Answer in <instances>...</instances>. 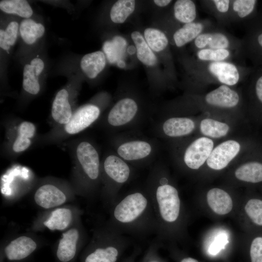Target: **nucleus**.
I'll return each mask as SVG.
<instances>
[{"label":"nucleus","mask_w":262,"mask_h":262,"mask_svg":"<svg viewBox=\"0 0 262 262\" xmlns=\"http://www.w3.org/2000/svg\"><path fill=\"white\" fill-rule=\"evenodd\" d=\"M180 62L186 76L192 81L201 83L216 82L229 86L248 77L252 68L231 61H199L193 56H185Z\"/></svg>","instance_id":"nucleus-1"},{"label":"nucleus","mask_w":262,"mask_h":262,"mask_svg":"<svg viewBox=\"0 0 262 262\" xmlns=\"http://www.w3.org/2000/svg\"><path fill=\"white\" fill-rule=\"evenodd\" d=\"M103 106L97 103L82 105L74 111L69 120L65 124L52 128L39 139L44 144H57L84 131L99 118Z\"/></svg>","instance_id":"nucleus-2"},{"label":"nucleus","mask_w":262,"mask_h":262,"mask_svg":"<svg viewBox=\"0 0 262 262\" xmlns=\"http://www.w3.org/2000/svg\"><path fill=\"white\" fill-rule=\"evenodd\" d=\"M70 151L74 166L82 182L86 184L97 182L101 175V161L94 144L86 138L78 139L70 146Z\"/></svg>","instance_id":"nucleus-3"},{"label":"nucleus","mask_w":262,"mask_h":262,"mask_svg":"<svg viewBox=\"0 0 262 262\" xmlns=\"http://www.w3.org/2000/svg\"><path fill=\"white\" fill-rule=\"evenodd\" d=\"M4 127L3 151L10 158H16L27 150L36 136V126L29 121L11 119L5 123Z\"/></svg>","instance_id":"nucleus-4"},{"label":"nucleus","mask_w":262,"mask_h":262,"mask_svg":"<svg viewBox=\"0 0 262 262\" xmlns=\"http://www.w3.org/2000/svg\"><path fill=\"white\" fill-rule=\"evenodd\" d=\"M152 188L162 219L168 223L175 222L180 212V201L177 189L161 175L159 166L154 169L151 180Z\"/></svg>","instance_id":"nucleus-5"},{"label":"nucleus","mask_w":262,"mask_h":262,"mask_svg":"<svg viewBox=\"0 0 262 262\" xmlns=\"http://www.w3.org/2000/svg\"><path fill=\"white\" fill-rule=\"evenodd\" d=\"M114 152L130 164H141L150 160L156 152L154 142L144 138L121 137L113 141Z\"/></svg>","instance_id":"nucleus-6"},{"label":"nucleus","mask_w":262,"mask_h":262,"mask_svg":"<svg viewBox=\"0 0 262 262\" xmlns=\"http://www.w3.org/2000/svg\"><path fill=\"white\" fill-rule=\"evenodd\" d=\"M141 107L137 99L131 96L118 99L109 111L105 124L112 129H120L135 123L140 116Z\"/></svg>","instance_id":"nucleus-7"},{"label":"nucleus","mask_w":262,"mask_h":262,"mask_svg":"<svg viewBox=\"0 0 262 262\" xmlns=\"http://www.w3.org/2000/svg\"><path fill=\"white\" fill-rule=\"evenodd\" d=\"M196 51L203 49H226L233 51L244 58L242 39L221 28L214 27L200 34L193 42Z\"/></svg>","instance_id":"nucleus-8"},{"label":"nucleus","mask_w":262,"mask_h":262,"mask_svg":"<svg viewBox=\"0 0 262 262\" xmlns=\"http://www.w3.org/2000/svg\"><path fill=\"white\" fill-rule=\"evenodd\" d=\"M147 199L141 192H135L126 196L115 207V219L123 224H129L137 219L146 210Z\"/></svg>","instance_id":"nucleus-9"},{"label":"nucleus","mask_w":262,"mask_h":262,"mask_svg":"<svg viewBox=\"0 0 262 262\" xmlns=\"http://www.w3.org/2000/svg\"><path fill=\"white\" fill-rule=\"evenodd\" d=\"M101 173L109 184L119 188L130 179L131 169L129 164L112 152L106 154L101 161Z\"/></svg>","instance_id":"nucleus-10"},{"label":"nucleus","mask_w":262,"mask_h":262,"mask_svg":"<svg viewBox=\"0 0 262 262\" xmlns=\"http://www.w3.org/2000/svg\"><path fill=\"white\" fill-rule=\"evenodd\" d=\"M241 39L244 57L250 60L253 67L262 66V22L260 17L249 23Z\"/></svg>","instance_id":"nucleus-11"},{"label":"nucleus","mask_w":262,"mask_h":262,"mask_svg":"<svg viewBox=\"0 0 262 262\" xmlns=\"http://www.w3.org/2000/svg\"><path fill=\"white\" fill-rule=\"evenodd\" d=\"M143 36L152 51L158 57L162 56L165 61V67L170 78H174L175 70L169 48V40L166 34L159 29L153 27L146 28Z\"/></svg>","instance_id":"nucleus-12"},{"label":"nucleus","mask_w":262,"mask_h":262,"mask_svg":"<svg viewBox=\"0 0 262 262\" xmlns=\"http://www.w3.org/2000/svg\"><path fill=\"white\" fill-rule=\"evenodd\" d=\"M213 142L209 138H198L190 143L184 151L182 159L185 165L197 169L207 161L212 150Z\"/></svg>","instance_id":"nucleus-13"},{"label":"nucleus","mask_w":262,"mask_h":262,"mask_svg":"<svg viewBox=\"0 0 262 262\" xmlns=\"http://www.w3.org/2000/svg\"><path fill=\"white\" fill-rule=\"evenodd\" d=\"M72 104V94L66 88H63L56 94L52 102L50 124L51 128L66 124L74 111Z\"/></svg>","instance_id":"nucleus-14"},{"label":"nucleus","mask_w":262,"mask_h":262,"mask_svg":"<svg viewBox=\"0 0 262 262\" xmlns=\"http://www.w3.org/2000/svg\"><path fill=\"white\" fill-rule=\"evenodd\" d=\"M215 26L209 19L196 20L194 22L182 24L177 28L172 35L174 45L181 48L187 44L193 42L200 34Z\"/></svg>","instance_id":"nucleus-15"},{"label":"nucleus","mask_w":262,"mask_h":262,"mask_svg":"<svg viewBox=\"0 0 262 262\" xmlns=\"http://www.w3.org/2000/svg\"><path fill=\"white\" fill-rule=\"evenodd\" d=\"M240 145L234 140L222 142L213 149L207 160L208 166L214 170H221L238 154Z\"/></svg>","instance_id":"nucleus-16"},{"label":"nucleus","mask_w":262,"mask_h":262,"mask_svg":"<svg viewBox=\"0 0 262 262\" xmlns=\"http://www.w3.org/2000/svg\"><path fill=\"white\" fill-rule=\"evenodd\" d=\"M206 105L214 108L231 109L236 107L240 102L239 93L230 86L221 85L207 93L203 98Z\"/></svg>","instance_id":"nucleus-17"},{"label":"nucleus","mask_w":262,"mask_h":262,"mask_svg":"<svg viewBox=\"0 0 262 262\" xmlns=\"http://www.w3.org/2000/svg\"><path fill=\"white\" fill-rule=\"evenodd\" d=\"M195 128L194 121L187 117L174 116L167 118L156 127L157 135L177 138L192 133Z\"/></svg>","instance_id":"nucleus-18"},{"label":"nucleus","mask_w":262,"mask_h":262,"mask_svg":"<svg viewBox=\"0 0 262 262\" xmlns=\"http://www.w3.org/2000/svg\"><path fill=\"white\" fill-rule=\"evenodd\" d=\"M66 195L63 190L51 183L40 186L34 195L35 203L46 209L61 205L66 202Z\"/></svg>","instance_id":"nucleus-19"},{"label":"nucleus","mask_w":262,"mask_h":262,"mask_svg":"<svg viewBox=\"0 0 262 262\" xmlns=\"http://www.w3.org/2000/svg\"><path fill=\"white\" fill-rule=\"evenodd\" d=\"M127 47L126 40L123 37L115 36L112 40L103 43L102 51L110 64L116 65L120 68H124L126 66L124 58Z\"/></svg>","instance_id":"nucleus-20"},{"label":"nucleus","mask_w":262,"mask_h":262,"mask_svg":"<svg viewBox=\"0 0 262 262\" xmlns=\"http://www.w3.org/2000/svg\"><path fill=\"white\" fill-rule=\"evenodd\" d=\"M258 0H231L230 11V22H252L257 19Z\"/></svg>","instance_id":"nucleus-21"},{"label":"nucleus","mask_w":262,"mask_h":262,"mask_svg":"<svg viewBox=\"0 0 262 262\" xmlns=\"http://www.w3.org/2000/svg\"><path fill=\"white\" fill-rule=\"evenodd\" d=\"M134 44L136 57L145 66L154 68L159 64V59L146 41L143 35L138 31H134L131 34Z\"/></svg>","instance_id":"nucleus-22"},{"label":"nucleus","mask_w":262,"mask_h":262,"mask_svg":"<svg viewBox=\"0 0 262 262\" xmlns=\"http://www.w3.org/2000/svg\"><path fill=\"white\" fill-rule=\"evenodd\" d=\"M36 246V243L31 238L22 236L11 241L5 247L4 252L9 260H20L29 256Z\"/></svg>","instance_id":"nucleus-23"},{"label":"nucleus","mask_w":262,"mask_h":262,"mask_svg":"<svg viewBox=\"0 0 262 262\" xmlns=\"http://www.w3.org/2000/svg\"><path fill=\"white\" fill-rule=\"evenodd\" d=\"M107 59L102 51H96L84 55L80 62L84 74L90 79L96 78L105 68Z\"/></svg>","instance_id":"nucleus-24"},{"label":"nucleus","mask_w":262,"mask_h":262,"mask_svg":"<svg viewBox=\"0 0 262 262\" xmlns=\"http://www.w3.org/2000/svg\"><path fill=\"white\" fill-rule=\"evenodd\" d=\"M207 201L210 208L216 214L229 213L233 207V202L229 195L218 188L210 189L207 194Z\"/></svg>","instance_id":"nucleus-25"},{"label":"nucleus","mask_w":262,"mask_h":262,"mask_svg":"<svg viewBox=\"0 0 262 262\" xmlns=\"http://www.w3.org/2000/svg\"><path fill=\"white\" fill-rule=\"evenodd\" d=\"M79 238L78 229L73 228L63 233L57 250V256L62 262H67L75 256Z\"/></svg>","instance_id":"nucleus-26"},{"label":"nucleus","mask_w":262,"mask_h":262,"mask_svg":"<svg viewBox=\"0 0 262 262\" xmlns=\"http://www.w3.org/2000/svg\"><path fill=\"white\" fill-rule=\"evenodd\" d=\"M231 0H211L200 1L202 6L212 14L220 25L230 23V11Z\"/></svg>","instance_id":"nucleus-27"},{"label":"nucleus","mask_w":262,"mask_h":262,"mask_svg":"<svg viewBox=\"0 0 262 262\" xmlns=\"http://www.w3.org/2000/svg\"><path fill=\"white\" fill-rule=\"evenodd\" d=\"M196 60L202 62H233L234 59L243 60L236 52L226 49H203L196 51L195 56Z\"/></svg>","instance_id":"nucleus-28"},{"label":"nucleus","mask_w":262,"mask_h":262,"mask_svg":"<svg viewBox=\"0 0 262 262\" xmlns=\"http://www.w3.org/2000/svg\"><path fill=\"white\" fill-rule=\"evenodd\" d=\"M173 14L176 21L185 24L196 20L197 9L192 0H177L173 5Z\"/></svg>","instance_id":"nucleus-29"},{"label":"nucleus","mask_w":262,"mask_h":262,"mask_svg":"<svg viewBox=\"0 0 262 262\" xmlns=\"http://www.w3.org/2000/svg\"><path fill=\"white\" fill-rule=\"evenodd\" d=\"M19 32L23 40L27 44L34 43L45 33V27L30 18H25L20 23Z\"/></svg>","instance_id":"nucleus-30"},{"label":"nucleus","mask_w":262,"mask_h":262,"mask_svg":"<svg viewBox=\"0 0 262 262\" xmlns=\"http://www.w3.org/2000/svg\"><path fill=\"white\" fill-rule=\"evenodd\" d=\"M136 7L134 0H118L112 5L110 17L113 22L122 24L132 14Z\"/></svg>","instance_id":"nucleus-31"},{"label":"nucleus","mask_w":262,"mask_h":262,"mask_svg":"<svg viewBox=\"0 0 262 262\" xmlns=\"http://www.w3.org/2000/svg\"><path fill=\"white\" fill-rule=\"evenodd\" d=\"M71 211L67 208H58L51 213L44 225L51 230H63L68 227L71 222Z\"/></svg>","instance_id":"nucleus-32"},{"label":"nucleus","mask_w":262,"mask_h":262,"mask_svg":"<svg viewBox=\"0 0 262 262\" xmlns=\"http://www.w3.org/2000/svg\"><path fill=\"white\" fill-rule=\"evenodd\" d=\"M235 176L237 179L246 182H262V164L258 162L246 163L235 170Z\"/></svg>","instance_id":"nucleus-33"},{"label":"nucleus","mask_w":262,"mask_h":262,"mask_svg":"<svg viewBox=\"0 0 262 262\" xmlns=\"http://www.w3.org/2000/svg\"><path fill=\"white\" fill-rule=\"evenodd\" d=\"M121 253L122 249L119 246L99 247L88 254L84 262H116Z\"/></svg>","instance_id":"nucleus-34"},{"label":"nucleus","mask_w":262,"mask_h":262,"mask_svg":"<svg viewBox=\"0 0 262 262\" xmlns=\"http://www.w3.org/2000/svg\"><path fill=\"white\" fill-rule=\"evenodd\" d=\"M0 9L6 13L16 15L25 18H29L33 14L31 6L25 0H1Z\"/></svg>","instance_id":"nucleus-35"},{"label":"nucleus","mask_w":262,"mask_h":262,"mask_svg":"<svg viewBox=\"0 0 262 262\" xmlns=\"http://www.w3.org/2000/svg\"><path fill=\"white\" fill-rule=\"evenodd\" d=\"M229 129L227 124L211 118L204 119L200 124V130L202 134L215 138L225 136Z\"/></svg>","instance_id":"nucleus-36"},{"label":"nucleus","mask_w":262,"mask_h":262,"mask_svg":"<svg viewBox=\"0 0 262 262\" xmlns=\"http://www.w3.org/2000/svg\"><path fill=\"white\" fill-rule=\"evenodd\" d=\"M22 86L26 92L32 95H37L40 91L38 76L34 73L30 64L24 66Z\"/></svg>","instance_id":"nucleus-37"},{"label":"nucleus","mask_w":262,"mask_h":262,"mask_svg":"<svg viewBox=\"0 0 262 262\" xmlns=\"http://www.w3.org/2000/svg\"><path fill=\"white\" fill-rule=\"evenodd\" d=\"M19 25L17 22L12 21L5 31L0 30V47L5 50H8L13 46L17 39Z\"/></svg>","instance_id":"nucleus-38"},{"label":"nucleus","mask_w":262,"mask_h":262,"mask_svg":"<svg viewBox=\"0 0 262 262\" xmlns=\"http://www.w3.org/2000/svg\"><path fill=\"white\" fill-rule=\"evenodd\" d=\"M245 211L254 224L262 226V200L256 198L249 200L245 205Z\"/></svg>","instance_id":"nucleus-39"},{"label":"nucleus","mask_w":262,"mask_h":262,"mask_svg":"<svg viewBox=\"0 0 262 262\" xmlns=\"http://www.w3.org/2000/svg\"><path fill=\"white\" fill-rule=\"evenodd\" d=\"M250 255L251 262H262V237H257L252 241Z\"/></svg>","instance_id":"nucleus-40"},{"label":"nucleus","mask_w":262,"mask_h":262,"mask_svg":"<svg viewBox=\"0 0 262 262\" xmlns=\"http://www.w3.org/2000/svg\"><path fill=\"white\" fill-rule=\"evenodd\" d=\"M228 243L227 236L224 233L217 235L210 246L209 251L211 255H216L225 247Z\"/></svg>","instance_id":"nucleus-41"},{"label":"nucleus","mask_w":262,"mask_h":262,"mask_svg":"<svg viewBox=\"0 0 262 262\" xmlns=\"http://www.w3.org/2000/svg\"><path fill=\"white\" fill-rule=\"evenodd\" d=\"M30 65L37 76H38L42 73L44 68L43 61L39 58L33 59L30 63Z\"/></svg>","instance_id":"nucleus-42"},{"label":"nucleus","mask_w":262,"mask_h":262,"mask_svg":"<svg viewBox=\"0 0 262 262\" xmlns=\"http://www.w3.org/2000/svg\"><path fill=\"white\" fill-rule=\"evenodd\" d=\"M171 0H154V3L159 7H165L172 2Z\"/></svg>","instance_id":"nucleus-43"},{"label":"nucleus","mask_w":262,"mask_h":262,"mask_svg":"<svg viewBox=\"0 0 262 262\" xmlns=\"http://www.w3.org/2000/svg\"><path fill=\"white\" fill-rule=\"evenodd\" d=\"M144 262H160L159 259L155 257L153 254H150L148 255V257H147L146 261Z\"/></svg>","instance_id":"nucleus-44"},{"label":"nucleus","mask_w":262,"mask_h":262,"mask_svg":"<svg viewBox=\"0 0 262 262\" xmlns=\"http://www.w3.org/2000/svg\"><path fill=\"white\" fill-rule=\"evenodd\" d=\"M180 262H198L197 260L191 257H186L182 259Z\"/></svg>","instance_id":"nucleus-45"},{"label":"nucleus","mask_w":262,"mask_h":262,"mask_svg":"<svg viewBox=\"0 0 262 262\" xmlns=\"http://www.w3.org/2000/svg\"><path fill=\"white\" fill-rule=\"evenodd\" d=\"M125 262H133V261L132 259H131L126 261Z\"/></svg>","instance_id":"nucleus-46"},{"label":"nucleus","mask_w":262,"mask_h":262,"mask_svg":"<svg viewBox=\"0 0 262 262\" xmlns=\"http://www.w3.org/2000/svg\"><path fill=\"white\" fill-rule=\"evenodd\" d=\"M261 21H262V18H261Z\"/></svg>","instance_id":"nucleus-47"},{"label":"nucleus","mask_w":262,"mask_h":262,"mask_svg":"<svg viewBox=\"0 0 262 262\" xmlns=\"http://www.w3.org/2000/svg\"></svg>","instance_id":"nucleus-48"}]
</instances>
